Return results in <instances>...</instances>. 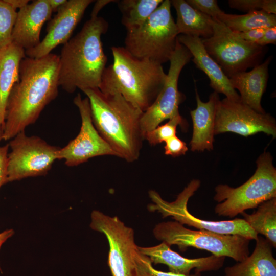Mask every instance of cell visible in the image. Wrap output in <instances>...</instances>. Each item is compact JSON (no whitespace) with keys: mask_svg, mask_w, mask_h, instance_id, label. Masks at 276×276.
<instances>
[{"mask_svg":"<svg viewBox=\"0 0 276 276\" xmlns=\"http://www.w3.org/2000/svg\"><path fill=\"white\" fill-rule=\"evenodd\" d=\"M59 66V56L53 53L39 58L25 57L21 60L19 80L6 103L4 140H10L34 124L44 107L57 97Z\"/></svg>","mask_w":276,"mask_h":276,"instance_id":"6da1fadb","label":"cell"},{"mask_svg":"<svg viewBox=\"0 0 276 276\" xmlns=\"http://www.w3.org/2000/svg\"><path fill=\"white\" fill-rule=\"evenodd\" d=\"M88 99L93 124L116 154L127 162L140 157L144 135L143 112L118 93L105 94L98 88L82 90Z\"/></svg>","mask_w":276,"mask_h":276,"instance_id":"7a4b0ae2","label":"cell"},{"mask_svg":"<svg viewBox=\"0 0 276 276\" xmlns=\"http://www.w3.org/2000/svg\"><path fill=\"white\" fill-rule=\"evenodd\" d=\"M108 28V23L103 17H90L63 44L59 56L58 83L67 93L99 88L107 61L101 36Z\"/></svg>","mask_w":276,"mask_h":276,"instance_id":"3957f363","label":"cell"},{"mask_svg":"<svg viewBox=\"0 0 276 276\" xmlns=\"http://www.w3.org/2000/svg\"><path fill=\"white\" fill-rule=\"evenodd\" d=\"M113 62L106 67L99 89L118 93L143 112L154 103L167 78L162 65L133 56L124 47H112Z\"/></svg>","mask_w":276,"mask_h":276,"instance_id":"277c9868","label":"cell"},{"mask_svg":"<svg viewBox=\"0 0 276 276\" xmlns=\"http://www.w3.org/2000/svg\"><path fill=\"white\" fill-rule=\"evenodd\" d=\"M269 152H264L258 158L255 172L242 185L233 188L219 184L215 187V207L218 216L233 218L245 210L276 197V169Z\"/></svg>","mask_w":276,"mask_h":276,"instance_id":"5b68a950","label":"cell"},{"mask_svg":"<svg viewBox=\"0 0 276 276\" xmlns=\"http://www.w3.org/2000/svg\"><path fill=\"white\" fill-rule=\"evenodd\" d=\"M170 0H164L140 26L127 31L124 48L133 56L161 65L169 61L179 35L171 12Z\"/></svg>","mask_w":276,"mask_h":276,"instance_id":"8992f818","label":"cell"},{"mask_svg":"<svg viewBox=\"0 0 276 276\" xmlns=\"http://www.w3.org/2000/svg\"><path fill=\"white\" fill-rule=\"evenodd\" d=\"M155 238L181 251L192 247L217 257H229L237 262L249 255L250 240L238 235H222L205 230L187 228L176 221L160 222L153 230Z\"/></svg>","mask_w":276,"mask_h":276,"instance_id":"52a82bcc","label":"cell"},{"mask_svg":"<svg viewBox=\"0 0 276 276\" xmlns=\"http://www.w3.org/2000/svg\"><path fill=\"white\" fill-rule=\"evenodd\" d=\"M200 186L198 179H193L180 193L174 201L164 200L154 190L149 191V196L153 202L148 205L150 211H158L163 218L170 216L182 225L186 224L199 230H205L222 235H238L250 240L257 239L258 235L247 223L241 218L219 221L202 220L192 215L188 209L189 199Z\"/></svg>","mask_w":276,"mask_h":276,"instance_id":"ba28073f","label":"cell"},{"mask_svg":"<svg viewBox=\"0 0 276 276\" xmlns=\"http://www.w3.org/2000/svg\"><path fill=\"white\" fill-rule=\"evenodd\" d=\"M212 19L213 35L201 38L202 42L228 78L259 64L264 47L243 40L222 22Z\"/></svg>","mask_w":276,"mask_h":276,"instance_id":"9c48e42d","label":"cell"},{"mask_svg":"<svg viewBox=\"0 0 276 276\" xmlns=\"http://www.w3.org/2000/svg\"><path fill=\"white\" fill-rule=\"evenodd\" d=\"M8 183L48 174L58 159L60 148L51 145L37 136L20 132L8 143Z\"/></svg>","mask_w":276,"mask_h":276,"instance_id":"30bf717a","label":"cell"},{"mask_svg":"<svg viewBox=\"0 0 276 276\" xmlns=\"http://www.w3.org/2000/svg\"><path fill=\"white\" fill-rule=\"evenodd\" d=\"M90 227L104 234L109 246L108 265L112 276H135L134 253L137 248L133 229L117 216H109L94 210Z\"/></svg>","mask_w":276,"mask_h":276,"instance_id":"8fae6325","label":"cell"},{"mask_svg":"<svg viewBox=\"0 0 276 276\" xmlns=\"http://www.w3.org/2000/svg\"><path fill=\"white\" fill-rule=\"evenodd\" d=\"M192 57L190 51L177 40L165 84L154 103L142 116L141 127L144 135L165 120L180 115L179 105L182 96L178 89V79Z\"/></svg>","mask_w":276,"mask_h":276,"instance_id":"7c38bea8","label":"cell"},{"mask_svg":"<svg viewBox=\"0 0 276 276\" xmlns=\"http://www.w3.org/2000/svg\"><path fill=\"white\" fill-rule=\"evenodd\" d=\"M73 102L81 117L80 130L75 138L64 147L59 148L58 159H63L67 166L74 167L97 156H116V153L101 137L93 124L88 99H83L78 94Z\"/></svg>","mask_w":276,"mask_h":276,"instance_id":"4fadbf2b","label":"cell"},{"mask_svg":"<svg viewBox=\"0 0 276 276\" xmlns=\"http://www.w3.org/2000/svg\"><path fill=\"white\" fill-rule=\"evenodd\" d=\"M231 132L243 136L264 132L276 136L275 120L269 113H260L243 103L224 98L216 107L214 135Z\"/></svg>","mask_w":276,"mask_h":276,"instance_id":"5bb4252c","label":"cell"},{"mask_svg":"<svg viewBox=\"0 0 276 276\" xmlns=\"http://www.w3.org/2000/svg\"><path fill=\"white\" fill-rule=\"evenodd\" d=\"M93 2V0L67 1L48 23L44 38L36 47L25 50L26 56L32 58L42 57L51 53L58 45L66 43L71 38L86 9Z\"/></svg>","mask_w":276,"mask_h":276,"instance_id":"9a60e30c","label":"cell"},{"mask_svg":"<svg viewBox=\"0 0 276 276\" xmlns=\"http://www.w3.org/2000/svg\"><path fill=\"white\" fill-rule=\"evenodd\" d=\"M140 252L147 256L155 265L163 264L168 266L169 272L190 275L192 270L195 274L201 275L203 272L217 271L224 265L225 257L211 255L208 257L188 259L171 249L164 242L151 247L137 246Z\"/></svg>","mask_w":276,"mask_h":276,"instance_id":"2e32d148","label":"cell"},{"mask_svg":"<svg viewBox=\"0 0 276 276\" xmlns=\"http://www.w3.org/2000/svg\"><path fill=\"white\" fill-rule=\"evenodd\" d=\"M52 13L48 0L33 1L20 9L12 30V42L25 50L37 45L42 27Z\"/></svg>","mask_w":276,"mask_h":276,"instance_id":"e0dca14e","label":"cell"},{"mask_svg":"<svg viewBox=\"0 0 276 276\" xmlns=\"http://www.w3.org/2000/svg\"><path fill=\"white\" fill-rule=\"evenodd\" d=\"M177 40L190 51L196 66L208 76L210 85L214 91L224 94L231 101H241L239 94L232 86L229 78L206 52L201 38L179 34Z\"/></svg>","mask_w":276,"mask_h":276,"instance_id":"ac0fdd59","label":"cell"},{"mask_svg":"<svg viewBox=\"0 0 276 276\" xmlns=\"http://www.w3.org/2000/svg\"><path fill=\"white\" fill-rule=\"evenodd\" d=\"M196 108L190 111L193 133L190 141L191 150L203 151L213 149L216 107L219 100L218 94L214 91L209 96V101H201L195 88Z\"/></svg>","mask_w":276,"mask_h":276,"instance_id":"d6986e66","label":"cell"},{"mask_svg":"<svg viewBox=\"0 0 276 276\" xmlns=\"http://www.w3.org/2000/svg\"><path fill=\"white\" fill-rule=\"evenodd\" d=\"M271 60V57H269L250 71L240 72L229 78L232 86L239 91L241 101L260 113H266L262 107L261 100L267 86Z\"/></svg>","mask_w":276,"mask_h":276,"instance_id":"ffe728a7","label":"cell"},{"mask_svg":"<svg viewBox=\"0 0 276 276\" xmlns=\"http://www.w3.org/2000/svg\"><path fill=\"white\" fill-rule=\"evenodd\" d=\"M252 254L241 262L224 269V276H276V260L271 244L258 236Z\"/></svg>","mask_w":276,"mask_h":276,"instance_id":"44dd1931","label":"cell"},{"mask_svg":"<svg viewBox=\"0 0 276 276\" xmlns=\"http://www.w3.org/2000/svg\"><path fill=\"white\" fill-rule=\"evenodd\" d=\"M25 57V50L12 42L0 50V117L4 122L7 99L19 80L20 64Z\"/></svg>","mask_w":276,"mask_h":276,"instance_id":"7402d4cb","label":"cell"},{"mask_svg":"<svg viewBox=\"0 0 276 276\" xmlns=\"http://www.w3.org/2000/svg\"><path fill=\"white\" fill-rule=\"evenodd\" d=\"M177 14L175 24L179 34L208 38L213 33V19L191 7L185 0L170 1Z\"/></svg>","mask_w":276,"mask_h":276,"instance_id":"603a6c76","label":"cell"},{"mask_svg":"<svg viewBox=\"0 0 276 276\" xmlns=\"http://www.w3.org/2000/svg\"><path fill=\"white\" fill-rule=\"evenodd\" d=\"M251 214L243 212V219L258 235H263L276 247V197L260 204Z\"/></svg>","mask_w":276,"mask_h":276,"instance_id":"cb8c5ba5","label":"cell"},{"mask_svg":"<svg viewBox=\"0 0 276 276\" xmlns=\"http://www.w3.org/2000/svg\"><path fill=\"white\" fill-rule=\"evenodd\" d=\"M216 19L235 32L276 26V15L263 10L254 11L242 15L227 14L224 12Z\"/></svg>","mask_w":276,"mask_h":276,"instance_id":"d4e9b609","label":"cell"},{"mask_svg":"<svg viewBox=\"0 0 276 276\" xmlns=\"http://www.w3.org/2000/svg\"><path fill=\"white\" fill-rule=\"evenodd\" d=\"M163 2V0L117 1L122 14V24L127 31L140 26Z\"/></svg>","mask_w":276,"mask_h":276,"instance_id":"484cf974","label":"cell"},{"mask_svg":"<svg viewBox=\"0 0 276 276\" xmlns=\"http://www.w3.org/2000/svg\"><path fill=\"white\" fill-rule=\"evenodd\" d=\"M178 125L184 129L187 126L180 114L169 120L165 124L159 125L154 129L146 133L144 135L145 140H147L152 146L165 142L171 137L176 135V129Z\"/></svg>","mask_w":276,"mask_h":276,"instance_id":"4316f807","label":"cell"},{"mask_svg":"<svg viewBox=\"0 0 276 276\" xmlns=\"http://www.w3.org/2000/svg\"><path fill=\"white\" fill-rule=\"evenodd\" d=\"M17 12L6 0H0V50L12 43Z\"/></svg>","mask_w":276,"mask_h":276,"instance_id":"83f0119b","label":"cell"},{"mask_svg":"<svg viewBox=\"0 0 276 276\" xmlns=\"http://www.w3.org/2000/svg\"><path fill=\"white\" fill-rule=\"evenodd\" d=\"M133 259L135 276H201V275L195 273L192 275H185L169 271L164 272L156 270L153 267L149 257L140 252L137 248L134 253Z\"/></svg>","mask_w":276,"mask_h":276,"instance_id":"f1b7e54d","label":"cell"},{"mask_svg":"<svg viewBox=\"0 0 276 276\" xmlns=\"http://www.w3.org/2000/svg\"><path fill=\"white\" fill-rule=\"evenodd\" d=\"M228 4L232 8L247 12L263 10L268 13L276 14L275 0H229Z\"/></svg>","mask_w":276,"mask_h":276,"instance_id":"f546056e","label":"cell"},{"mask_svg":"<svg viewBox=\"0 0 276 276\" xmlns=\"http://www.w3.org/2000/svg\"><path fill=\"white\" fill-rule=\"evenodd\" d=\"M193 8L210 16L217 18L224 12L221 10L216 0H187Z\"/></svg>","mask_w":276,"mask_h":276,"instance_id":"4dcf8cb0","label":"cell"},{"mask_svg":"<svg viewBox=\"0 0 276 276\" xmlns=\"http://www.w3.org/2000/svg\"><path fill=\"white\" fill-rule=\"evenodd\" d=\"M164 147L165 154L177 157L186 154L188 148L186 143L175 135L167 140Z\"/></svg>","mask_w":276,"mask_h":276,"instance_id":"1f68e13d","label":"cell"},{"mask_svg":"<svg viewBox=\"0 0 276 276\" xmlns=\"http://www.w3.org/2000/svg\"><path fill=\"white\" fill-rule=\"evenodd\" d=\"M8 144L0 147V189L8 183Z\"/></svg>","mask_w":276,"mask_h":276,"instance_id":"d6a6232c","label":"cell"},{"mask_svg":"<svg viewBox=\"0 0 276 276\" xmlns=\"http://www.w3.org/2000/svg\"><path fill=\"white\" fill-rule=\"evenodd\" d=\"M266 29L257 28L244 32H234L243 40L257 44L263 37Z\"/></svg>","mask_w":276,"mask_h":276,"instance_id":"836d02e7","label":"cell"},{"mask_svg":"<svg viewBox=\"0 0 276 276\" xmlns=\"http://www.w3.org/2000/svg\"><path fill=\"white\" fill-rule=\"evenodd\" d=\"M276 43V26L266 28L262 38L257 43V44L264 47L268 44Z\"/></svg>","mask_w":276,"mask_h":276,"instance_id":"e575fe53","label":"cell"},{"mask_svg":"<svg viewBox=\"0 0 276 276\" xmlns=\"http://www.w3.org/2000/svg\"><path fill=\"white\" fill-rule=\"evenodd\" d=\"M113 0H98L95 2L90 14L91 18L98 17V14L100 11L108 4L115 2Z\"/></svg>","mask_w":276,"mask_h":276,"instance_id":"d590c367","label":"cell"},{"mask_svg":"<svg viewBox=\"0 0 276 276\" xmlns=\"http://www.w3.org/2000/svg\"><path fill=\"white\" fill-rule=\"evenodd\" d=\"M14 234V231L13 229H8L0 233V250L2 245L10 237ZM0 272L3 273L0 265Z\"/></svg>","mask_w":276,"mask_h":276,"instance_id":"8d00e7d4","label":"cell"},{"mask_svg":"<svg viewBox=\"0 0 276 276\" xmlns=\"http://www.w3.org/2000/svg\"><path fill=\"white\" fill-rule=\"evenodd\" d=\"M52 12H57L59 9L63 5L67 0H48Z\"/></svg>","mask_w":276,"mask_h":276,"instance_id":"74e56055","label":"cell"},{"mask_svg":"<svg viewBox=\"0 0 276 276\" xmlns=\"http://www.w3.org/2000/svg\"><path fill=\"white\" fill-rule=\"evenodd\" d=\"M6 1L15 10L17 9L19 10L28 5L30 2L29 0H6Z\"/></svg>","mask_w":276,"mask_h":276,"instance_id":"f35d334b","label":"cell"},{"mask_svg":"<svg viewBox=\"0 0 276 276\" xmlns=\"http://www.w3.org/2000/svg\"><path fill=\"white\" fill-rule=\"evenodd\" d=\"M4 132V122L0 117V141L3 140Z\"/></svg>","mask_w":276,"mask_h":276,"instance_id":"ab89813d","label":"cell"}]
</instances>
